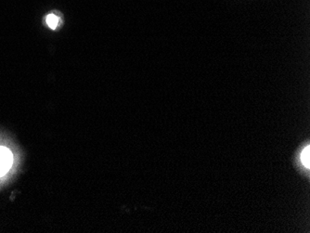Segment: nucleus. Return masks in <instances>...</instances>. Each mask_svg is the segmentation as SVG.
I'll return each mask as SVG.
<instances>
[{"label":"nucleus","instance_id":"1","mask_svg":"<svg viewBox=\"0 0 310 233\" xmlns=\"http://www.w3.org/2000/svg\"><path fill=\"white\" fill-rule=\"evenodd\" d=\"M13 164V154L10 149L0 146V177L5 176L11 170Z\"/></svg>","mask_w":310,"mask_h":233},{"label":"nucleus","instance_id":"3","mask_svg":"<svg viewBox=\"0 0 310 233\" xmlns=\"http://www.w3.org/2000/svg\"><path fill=\"white\" fill-rule=\"evenodd\" d=\"M309 154H310V148L309 146H307L305 149H304L303 152L301 153V160L303 165L308 169L310 166V160H309Z\"/></svg>","mask_w":310,"mask_h":233},{"label":"nucleus","instance_id":"2","mask_svg":"<svg viewBox=\"0 0 310 233\" xmlns=\"http://www.w3.org/2000/svg\"><path fill=\"white\" fill-rule=\"evenodd\" d=\"M46 22L51 29L55 30L59 25V23H60V19H59L58 16L54 15V14H49L46 18Z\"/></svg>","mask_w":310,"mask_h":233}]
</instances>
